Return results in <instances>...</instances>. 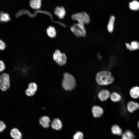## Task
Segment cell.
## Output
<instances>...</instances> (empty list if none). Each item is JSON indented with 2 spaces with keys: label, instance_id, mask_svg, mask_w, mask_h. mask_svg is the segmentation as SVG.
<instances>
[{
  "label": "cell",
  "instance_id": "cell-1",
  "mask_svg": "<svg viewBox=\"0 0 139 139\" xmlns=\"http://www.w3.org/2000/svg\"><path fill=\"white\" fill-rule=\"evenodd\" d=\"M95 80L99 84L105 85L112 83L114 81V79L110 72L102 71L98 72L97 74Z\"/></svg>",
  "mask_w": 139,
  "mask_h": 139
},
{
  "label": "cell",
  "instance_id": "cell-2",
  "mask_svg": "<svg viewBox=\"0 0 139 139\" xmlns=\"http://www.w3.org/2000/svg\"><path fill=\"white\" fill-rule=\"evenodd\" d=\"M62 85L63 88L66 91H71L75 88L76 82L74 77L71 74L65 73L62 80Z\"/></svg>",
  "mask_w": 139,
  "mask_h": 139
},
{
  "label": "cell",
  "instance_id": "cell-3",
  "mask_svg": "<svg viewBox=\"0 0 139 139\" xmlns=\"http://www.w3.org/2000/svg\"><path fill=\"white\" fill-rule=\"evenodd\" d=\"M71 18L73 20L77 21V22L84 25L89 23L90 21L89 15L84 11L73 13L72 15Z\"/></svg>",
  "mask_w": 139,
  "mask_h": 139
},
{
  "label": "cell",
  "instance_id": "cell-4",
  "mask_svg": "<svg viewBox=\"0 0 139 139\" xmlns=\"http://www.w3.org/2000/svg\"><path fill=\"white\" fill-rule=\"evenodd\" d=\"M70 29L73 34L77 37H84L86 34L85 25L77 22L72 25Z\"/></svg>",
  "mask_w": 139,
  "mask_h": 139
},
{
  "label": "cell",
  "instance_id": "cell-5",
  "mask_svg": "<svg viewBox=\"0 0 139 139\" xmlns=\"http://www.w3.org/2000/svg\"><path fill=\"white\" fill-rule=\"evenodd\" d=\"M10 76L8 74L3 73L0 75V89L3 91H7L10 86Z\"/></svg>",
  "mask_w": 139,
  "mask_h": 139
},
{
  "label": "cell",
  "instance_id": "cell-6",
  "mask_svg": "<svg viewBox=\"0 0 139 139\" xmlns=\"http://www.w3.org/2000/svg\"><path fill=\"white\" fill-rule=\"evenodd\" d=\"M53 59L60 65H65L66 63L67 58L66 54L61 53L58 50H56L53 55Z\"/></svg>",
  "mask_w": 139,
  "mask_h": 139
},
{
  "label": "cell",
  "instance_id": "cell-7",
  "mask_svg": "<svg viewBox=\"0 0 139 139\" xmlns=\"http://www.w3.org/2000/svg\"><path fill=\"white\" fill-rule=\"evenodd\" d=\"M111 93L109 91L106 89H102L98 92V94L99 99L102 101H104L110 97Z\"/></svg>",
  "mask_w": 139,
  "mask_h": 139
},
{
  "label": "cell",
  "instance_id": "cell-8",
  "mask_svg": "<svg viewBox=\"0 0 139 139\" xmlns=\"http://www.w3.org/2000/svg\"><path fill=\"white\" fill-rule=\"evenodd\" d=\"M92 111L93 116L95 118L100 117L103 113V110L101 107L94 106L92 108Z\"/></svg>",
  "mask_w": 139,
  "mask_h": 139
},
{
  "label": "cell",
  "instance_id": "cell-9",
  "mask_svg": "<svg viewBox=\"0 0 139 139\" xmlns=\"http://www.w3.org/2000/svg\"><path fill=\"white\" fill-rule=\"evenodd\" d=\"M55 14L61 19L64 18L66 14V11L64 8L62 6H57L54 11Z\"/></svg>",
  "mask_w": 139,
  "mask_h": 139
},
{
  "label": "cell",
  "instance_id": "cell-10",
  "mask_svg": "<svg viewBox=\"0 0 139 139\" xmlns=\"http://www.w3.org/2000/svg\"><path fill=\"white\" fill-rule=\"evenodd\" d=\"M29 88L25 91V94L28 96L33 95L37 89V85L34 83H31L29 85Z\"/></svg>",
  "mask_w": 139,
  "mask_h": 139
},
{
  "label": "cell",
  "instance_id": "cell-11",
  "mask_svg": "<svg viewBox=\"0 0 139 139\" xmlns=\"http://www.w3.org/2000/svg\"><path fill=\"white\" fill-rule=\"evenodd\" d=\"M127 107L128 111L132 113L139 109V104L137 102L130 101L127 103Z\"/></svg>",
  "mask_w": 139,
  "mask_h": 139
},
{
  "label": "cell",
  "instance_id": "cell-12",
  "mask_svg": "<svg viewBox=\"0 0 139 139\" xmlns=\"http://www.w3.org/2000/svg\"><path fill=\"white\" fill-rule=\"evenodd\" d=\"M51 125L53 129L57 130H60L62 127V123L58 118L54 119L51 122Z\"/></svg>",
  "mask_w": 139,
  "mask_h": 139
},
{
  "label": "cell",
  "instance_id": "cell-13",
  "mask_svg": "<svg viewBox=\"0 0 139 139\" xmlns=\"http://www.w3.org/2000/svg\"><path fill=\"white\" fill-rule=\"evenodd\" d=\"M50 122L49 118L47 116H42L39 120L40 124L44 128H47L49 126Z\"/></svg>",
  "mask_w": 139,
  "mask_h": 139
},
{
  "label": "cell",
  "instance_id": "cell-14",
  "mask_svg": "<svg viewBox=\"0 0 139 139\" xmlns=\"http://www.w3.org/2000/svg\"><path fill=\"white\" fill-rule=\"evenodd\" d=\"M11 136L14 139H21L22 134L18 129L14 128L12 129L10 132Z\"/></svg>",
  "mask_w": 139,
  "mask_h": 139
},
{
  "label": "cell",
  "instance_id": "cell-15",
  "mask_svg": "<svg viewBox=\"0 0 139 139\" xmlns=\"http://www.w3.org/2000/svg\"><path fill=\"white\" fill-rule=\"evenodd\" d=\"M115 20L114 15H111L110 16L107 25V30L109 32H112L113 30Z\"/></svg>",
  "mask_w": 139,
  "mask_h": 139
},
{
  "label": "cell",
  "instance_id": "cell-16",
  "mask_svg": "<svg viewBox=\"0 0 139 139\" xmlns=\"http://www.w3.org/2000/svg\"><path fill=\"white\" fill-rule=\"evenodd\" d=\"M129 94L132 98H138L139 97V87L137 86L133 87L130 90Z\"/></svg>",
  "mask_w": 139,
  "mask_h": 139
},
{
  "label": "cell",
  "instance_id": "cell-17",
  "mask_svg": "<svg viewBox=\"0 0 139 139\" xmlns=\"http://www.w3.org/2000/svg\"><path fill=\"white\" fill-rule=\"evenodd\" d=\"M111 132L114 135H121L122 134V131L121 128L117 125H113L111 128Z\"/></svg>",
  "mask_w": 139,
  "mask_h": 139
},
{
  "label": "cell",
  "instance_id": "cell-18",
  "mask_svg": "<svg viewBox=\"0 0 139 139\" xmlns=\"http://www.w3.org/2000/svg\"><path fill=\"white\" fill-rule=\"evenodd\" d=\"M127 48L130 50H135L139 48V43L136 41H132L131 45L129 43H126Z\"/></svg>",
  "mask_w": 139,
  "mask_h": 139
},
{
  "label": "cell",
  "instance_id": "cell-19",
  "mask_svg": "<svg viewBox=\"0 0 139 139\" xmlns=\"http://www.w3.org/2000/svg\"><path fill=\"white\" fill-rule=\"evenodd\" d=\"M135 138L132 132L129 130H126L122 134L121 139H134Z\"/></svg>",
  "mask_w": 139,
  "mask_h": 139
},
{
  "label": "cell",
  "instance_id": "cell-20",
  "mask_svg": "<svg viewBox=\"0 0 139 139\" xmlns=\"http://www.w3.org/2000/svg\"><path fill=\"white\" fill-rule=\"evenodd\" d=\"M31 7L35 9H39L41 5V1L40 0H32L30 2Z\"/></svg>",
  "mask_w": 139,
  "mask_h": 139
},
{
  "label": "cell",
  "instance_id": "cell-21",
  "mask_svg": "<svg viewBox=\"0 0 139 139\" xmlns=\"http://www.w3.org/2000/svg\"><path fill=\"white\" fill-rule=\"evenodd\" d=\"M110 97L111 100L114 102H118L121 99L120 95L116 92H114L111 93Z\"/></svg>",
  "mask_w": 139,
  "mask_h": 139
},
{
  "label": "cell",
  "instance_id": "cell-22",
  "mask_svg": "<svg viewBox=\"0 0 139 139\" xmlns=\"http://www.w3.org/2000/svg\"><path fill=\"white\" fill-rule=\"evenodd\" d=\"M48 36L50 37L53 38L56 35V32L55 28L52 26L48 27L46 30Z\"/></svg>",
  "mask_w": 139,
  "mask_h": 139
},
{
  "label": "cell",
  "instance_id": "cell-23",
  "mask_svg": "<svg viewBox=\"0 0 139 139\" xmlns=\"http://www.w3.org/2000/svg\"><path fill=\"white\" fill-rule=\"evenodd\" d=\"M10 19L9 14L7 13L1 11L0 12V21L7 22Z\"/></svg>",
  "mask_w": 139,
  "mask_h": 139
},
{
  "label": "cell",
  "instance_id": "cell-24",
  "mask_svg": "<svg viewBox=\"0 0 139 139\" xmlns=\"http://www.w3.org/2000/svg\"><path fill=\"white\" fill-rule=\"evenodd\" d=\"M129 7L131 10H137L139 9V2L134 0L129 3Z\"/></svg>",
  "mask_w": 139,
  "mask_h": 139
},
{
  "label": "cell",
  "instance_id": "cell-25",
  "mask_svg": "<svg viewBox=\"0 0 139 139\" xmlns=\"http://www.w3.org/2000/svg\"><path fill=\"white\" fill-rule=\"evenodd\" d=\"M84 136L81 132H77L73 136V139H83Z\"/></svg>",
  "mask_w": 139,
  "mask_h": 139
},
{
  "label": "cell",
  "instance_id": "cell-26",
  "mask_svg": "<svg viewBox=\"0 0 139 139\" xmlns=\"http://www.w3.org/2000/svg\"><path fill=\"white\" fill-rule=\"evenodd\" d=\"M6 68L5 64L2 60H0V72H3Z\"/></svg>",
  "mask_w": 139,
  "mask_h": 139
},
{
  "label": "cell",
  "instance_id": "cell-27",
  "mask_svg": "<svg viewBox=\"0 0 139 139\" xmlns=\"http://www.w3.org/2000/svg\"><path fill=\"white\" fill-rule=\"evenodd\" d=\"M6 125L4 123L0 120V132H2L5 128Z\"/></svg>",
  "mask_w": 139,
  "mask_h": 139
},
{
  "label": "cell",
  "instance_id": "cell-28",
  "mask_svg": "<svg viewBox=\"0 0 139 139\" xmlns=\"http://www.w3.org/2000/svg\"><path fill=\"white\" fill-rule=\"evenodd\" d=\"M5 47V42L0 39V49L3 50L4 49Z\"/></svg>",
  "mask_w": 139,
  "mask_h": 139
},
{
  "label": "cell",
  "instance_id": "cell-29",
  "mask_svg": "<svg viewBox=\"0 0 139 139\" xmlns=\"http://www.w3.org/2000/svg\"><path fill=\"white\" fill-rule=\"evenodd\" d=\"M137 126H138V127L139 129V120L138 121V122L137 123Z\"/></svg>",
  "mask_w": 139,
  "mask_h": 139
}]
</instances>
